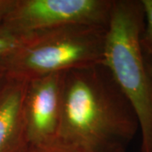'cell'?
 Returning a JSON list of instances; mask_svg holds the SVG:
<instances>
[{
    "label": "cell",
    "instance_id": "cell-1",
    "mask_svg": "<svg viewBox=\"0 0 152 152\" xmlns=\"http://www.w3.org/2000/svg\"><path fill=\"white\" fill-rule=\"evenodd\" d=\"M140 125L103 63L64 72L57 142L79 152H126Z\"/></svg>",
    "mask_w": 152,
    "mask_h": 152
},
{
    "label": "cell",
    "instance_id": "cell-9",
    "mask_svg": "<svg viewBox=\"0 0 152 152\" xmlns=\"http://www.w3.org/2000/svg\"><path fill=\"white\" fill-rule=\"evenodd\" d=\"M22 152H79L62 145L58 142L49 143V144H40V145H27Z\"/></svg>",
    "mask_w": 152,
    "mask_h": 152
},
{
    "label": "cell",
    "instance_id": "cell-5",
    "mask_svg": "<svg viewBox=\"0 0 152 152\" xmlns=\"http://www.w3.org/2000/svg\"><path fill=\"white\" fill-rule=\"evenodd\" d=\"M64 72L28 81L24 99V119L28 145L57 141L59 129Z\"/></svg>",
    "mask_w": 152,
    "mask_h": 152
},
{
    "label": "cell",
    "instance_id": "cell-6",
    "mask_svg": "<svg viewBox=\"0 0 152 152\" xmlns=\"http://www.w3.org/2000/svg\"><path fill=\"white\" fill-rule=\"evenodd\" d=\"M27 84L10 78L0 96V152H22L27 146L24 119Z\"/></svg>",
    "mask_w": 152,
    "mask_h": 152
},
{
    "label": "cell",
    "instance_id": "cell-11",
    "mask_svg": "<svg viewBox=\"0 0 152 152\" xmlns=\"http://www.w3.org/2000/svg\"><path fill=\"white\" fill-rule=\"evenodd\" d=\"M143 52H144V57H145L147 69L152 77V50L143 48Z\"/></svg>",
    "mask_w": 152,
    "mask_h": 152
},
{
    "label": "cell",
    "instance_id": "cell-8",
    "mask_svg": "<svg viewBox=\"0 0 152 152\" xmlns=\"http://www.w3.org/2000/svg\"><path fill=\"white\" fill-rule=\"evenodd\" d=\"M24 36H19L0 26V57L10 53L21 42Z\"/></svg>",
    "mask_w": 152,
    "mask_h": 152
},
{
    "label": "cell",
    "instance_id": "cell-7",
    "mask_svg": "<svg viewBox=\"0 0 152 152\" xmlns=\"http://www.w3.org/2000/svg\"><path fill=\"white\" fill-rule=\"evenodd\" d=\"M145 14V27L142 34V48L152 50V0H141Z\"/></svg>",
    "mask_w": 152,
    "mask_h": 152
},
{
    "label": "cell",
    "instance_id": "cell-3",
    "mask_svg": "<svg viewBox=\"0 0 152 152\" xmlns=\"http://www.w3.org/2000/svg\"><path fill=\"white\" fill-rule=\"evenodd\" d=\"M107 27L74 25L26 34L16 48L0 57V68L10 79L29 81L102 64Z\"/></svg>",
    "mask_w": 152,
    "mask_h": 152
},
{
    "label": "cell",
    "instance_id": "cell-12",
    "mask_svg": "<svg viewBox=\"0 0 152 152\" xmlns=\"http://www.w3.org/2000/svg\"><path fill=\"white\" fill-rule=\"evenodd\" d=\"M9 80H10V78L8 77L7 74L0 68V96L4 91L6 86H7Z\"/></svg>",
    "mask_w": 152,
    "mask_h": 152
},
{
    "label": "cell",
    "instance_id": "cell-4",
    "mask_svg": "<svg viewBox=\"0 0 152 152\" xmlns=\"http://www.w3.org/2000/svg\"><path fill=\"white\" fill-rule=\"evenodd\" d=\"M113 0H16L3 26L19 36L74 25L107 27Z\"/></svg>",
    "mask_w": 152,
    "mask_h": 152
},
{
    "label": "cell",
    "instance_id": "cell-2",
    "mask_svg": "<svg viewBox=\"0 0 152 152\" xmlns=\"http://www.w3.org/2000/svg\"><path fill=\"white\" fill-rule=\"evenodd\" d=\"M144 27L141 0H113L103 64L134 110L141 134V152H152V77L142 48Z\"/></svg>",
    "mask_w": 152,
    "mask_h": 152
},
{
    "label": "cell",
    "instance_id": "cell-10",
    "mask_svg": "<svg viewBox=\"0 0 152 152\" xmlns=\"http://www.w3.org/2000/svg\"><path fill=\"white\" fill-rule=\"evenodd\" d=\"M16 0H0V26H3Z\"/></svg>",
    "mask_w": 152,
    "mask_h": 152
}]
</instances>
